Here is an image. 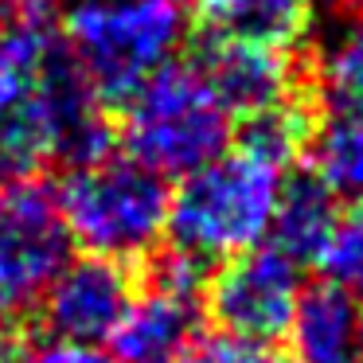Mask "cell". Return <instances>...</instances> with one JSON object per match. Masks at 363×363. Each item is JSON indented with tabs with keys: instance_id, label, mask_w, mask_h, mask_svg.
<instances>
[{
	"instance_id": "cell-1",
	"label": "cell",
	"mask_w": 363,
	"mask_h": 363,
	"mask_svg": "<svg viewBox=\"0 0 363 363\" xmlns=\"http://www.w3.org/2000/svg\"><path fill=\"white\" fill-rule=\"evenodd\" d=\"M285 188V168L258 152L242 149L219 152L184 176L168 199V235L172 246L203 266L227 262L254 250L269 238L277 196Z\"/></svg>"
},
{
	"instance_id": "cell-2",
	"label": "cell",
	"mask_w": 363,
	"mask_h": 363,
	"mask_svg": "<svg viewBox=\"0 0 363 363\" xmlns=\"http://www.w3.org/2000/svg\"><path fill=\"white\" fill-rule=\"evenodd\" d=\"M184 35V0H74L63 20L67 51L102 102L129 98L176 63Z\"/></svg>"
},
{
	"instance_id": "cell-3",
	"label": "cell",
	"mask_w": 363,
	"mask_h": 363,
	"mask_svg": "<svg viewBox=\"0 0 363 363\" xmlns=\"http://www.w3.org/2000/svg\"><path fill=\"white\" fill-rule=\"evenodd\" d=\"M168 180L133 157H106L71 164L55 203L74 246L113 262H133L157 250L168 235Z\"/></svg>"
},
{
	"instance_id": "cell-4",
	"label": "cell",
	"mask_w": 363,
	"mask_h": 363,
	"mask_svg": "<svg viewBox=\"0 0 363 363\" xmlns=\"http://www.w3.org/2000/svg\"><path fill=\"white\" fill-rule=\"evenodd\" d=\"M121 141L160 180H184L230 145V113L196 67L168 63L125 98Z\"/></svg>"
},
{
	"instance_id": "cell-5",
	"label": "cell",
	"mask_w": 363,
	"mask_h": 363,
	"mask_svg": "<svg viewBox=\"0 0 363 363\" xmlns=\"http://www.w3.org/2000/svg\"><path fill=\"white\" fill-rule=\"evenodd\" d=\"M301 293V266L274 246H254L238 258H227L203 285L207 313L219 332L254 347H266L289 332Z\"/></svg>"
},
{
	"instance_id": "cell-6",
	"label": "cell",
	"mask_w": 363,
	"mask_h": 363,
	"mask_svg": "<svg viewBox=\"0 0 363 363\" xmlns=\"http://www.w3.org/2000/svg\"><path fill=\"white\" fill-rule=\"evenodd\" d=\"M71 258L55 191L35 180H12L0 191V281L20 301L48 289L59 266Z\"/></svg>"
},
{
	"instance_id": "cell-7",
	"label": "cell",
	"mask_w": 363,
	"mask_h": 363,
	"mask_svg": "<svg viewBox=\"0 0 363 363\" xmlns=\"http://www.w3.org/2000/svg\"><path fill=\"white\" fill-rule=\"evenodd\" d=\"M191 67L230 118H258L274 106L293 102L297 90L293 48L250 40V35L207 32Z\"/></svg>"
},
{
	"instance_id": "cell-8",
	"label": "cell",
	"mask_w": 363,
	"mask_h": 363,
	"mask_svg": "<svg viewBox=\"0 0 363 363\" xmlns=\"http://www.w3.org/2000/svg\"><path fill=\"white\" fill-rule=\"evenodd\" d=\"M133 293L137 289L125 262L98 258V254L67 258L40 293L43 328L51 332V340H67V344H106L125 316Z\"/></svg>"
},
{
	"instance_id": "cell-9",
	"label": "cell",
	"mask_w": 363,
	"mask_h": 363,
	"mask_svg": "<svg viewBox=\"0 0 363 363\" xmlns=\"http://www.w3.org/2000/svg\"><path fill=\"white\" fill-rule=\"evenodd\" d=\"M199 301L191 293H176L152 281L145 293H133L121 324L113 328V347L125 363H168L176 352L196 340Z\"/></svg>"
},
{
	"instance_id": "cell-10",
	"label": "cell",
	"mask_w": 363,
	"mask_h": 363,
	"mask_svg": "<svg viewBox=\"0 0 363 363\" xmlns=\"http://www.w3.org/2000/svg\"><path fill=\"white\" fill-rule=\"evenodd\" d=\"M285 340L293 363H363L359 305L352 293L328 281L305 289Z\"/></svg>"
},
{
	"instance_id": "cell-11",
	"label": "cell",
	"mask_w": 363,
	"mask_h": 363,
	"mask_svg": "<svg viewBox=\"0 0 363 363\" xmlns=\"http://www.w3.org/2000/svg\"><path fill=\"white\" fill-rule=\"evenodd\" d=\"M336 215H340L336 196L324 184H316L313 176H293V180H285L281 196H277L274 223H269L274 250H281L297 266L316 262L324 242H328V230L336 223Z\"/></svg>"
},
{
	"instance_id": "cell-12",
	"label": "cell",
	"mask_w": 363,
	"mask_h": 363,
	"mask_svg": "<svg viewBox=\"0 0 363 363\" xmlns=\"http://www.w3.org/2000/svg\"><path fill=\"white\" fill-rule=\"evenodd\" d=\"M308 164H313V180L324 184L332 196L344 199H363V118L355 113H336L316 129H308Z\"/></svg>"
},
{
	"instance_id": "cell-13",
	"label": "cell",
	"mask_w": 363,
	"mask_h": 363,
	"mask_svg": "<svg viewBox=\"0 0 363 363\" xmlns=\"http://www.w3.org/2000/svg\"><path fill=\"white\" fill-rule=\"evenodd\" d=\"M316 0H203L207 32L250 35V40L297 48Z\"/></svg>"
},
{
	"instance_id": "cell-14",
	"label": "cell",
	"mask_w": 363,
	"mask_h": 363,
	"mask_svg": "<svg viewBox=\"0 0 363 363\" xmlns=\"http://www.w3.org/2000/svg\"><path fill=\"white\" fill-rule=\"evenodd\" d=\"M320 90L328 110L363 118V16L328 35L320 51Z\"/></svg>"
},
{
	"instance_id": "cell-15",
	"label": "cell",
	"mask_w": 363,
	"mask_h": 363,
	"mask_svg": "<svg viewBox=\"0 0 363 363\" xmlns=\"http://www.w3.org/2000/svg\"><path fill=\"white\" fill-rule=\"evenodd\" d=\"M308 129H313L308 125V113L297 102H285V106H274V110L258 113V118H246V129H242V141L238 145L266 160H274V164L289 168L297 160V152L305 149Z\"/></svg>"
},
{
	"instance_id": "cell-16",
	"label": "cell",
	"mask_w": 363,
	"mask_h": 363,
	"mask_svg": "<svg viewBox=\"0 0 363 363\" xmlns=\"http://www.w3.org/2000/svg\"><path fill=\"white\" fill-rule=\"evenodd\" d=\"M316 266L324 269L328 285L363 297V199H355L347 211L336 215Z\"/></svg>"
},
{
	"instance_id": "cell-17",
	"label": "cell",
	"mask_w": 363,
	"mask_h": 363,
	"mask_svg": "<svg viewBox=\"0 0 363 363\" xmlns=\"http://www.w3.org/2000/svg\"><path fill=\"white\" fill-rule=\"evenodd\" d=\"M168 363H269V355H266V347L242 344V340H230V336H215V340L196 336Z\"/></svg>"
},
{
	"instance_id": "cell-18",
	"label": "cell",
	"mask_w": 363,
	"mask_h": 363,
	"mask_svg": "<svg viewBox=\"0 0 363 363\" xmlns=\"http://www.w3.org/2000/svg\"><path fill=\"white\" fill-rule=\"evenodd\" d=\"M32 363H125L118 352H106L102 344H67V340H51Z\"/></svg>"
},
{
	"instance_id": "cell-19",
	"label": "cell",
	"mask_w": 363,
	"mask_h": 363,
	"mask_svg": "<svg viewBox=\"0 0 363 363\" xmlns=\"http://www.w3.org/2000/svg\"><path fill=\"white\" fill-rule=\"evenodd\" d=\"M55 0H0L4 20H51Z\"/></svg>"
},
{
	"instance_id": "cell-20",
	"label": "cell",
	"mask_w": 363,
	"mask_h": 363,
	"mask_svg": "<svg viewBox=\"0 0 363 363\" xmlns=\"http://www.w3.org/2000/svg\"><path fill=\"white\" fill-rule=\"evenodd\" d=\"M20 305H24V301L16 297V293L9 289V285L0 281V336H4V332L12 328V320H16V313H20Z\"/></svg>"
},
{
	"instance_id": "cell-21",
	"label": "cell",
	"mask_w": 363,
	"mask_h": 363,
	"mask_svg": "<svg viewBox=\"0 0 363 363\" xmlns=\"http://www.w3.org/2000/svg\"><path fill=\"white\" fill-rule=\"evenodd\" d=\"M0 363H32V359H24V355H16V352H0Z\"/></svg>"
},
{
	"instance_id": "cell-22",
	"label": "cell",
	"mask_w": 363,
	"mask_h": 363,
	"mask_svg": "<svg viewBox=\"0 0 363 363\" xmlns=\"http://www.w3.org/2000/svg\"><path fill=\"white\" fill-rule=\"evenodd\" d=\"M359 336H363V308H359Z\"/></svg>"
},
{
	"instance_id": "cell-23",
	"label": "cell",
	"mask_w": 363,
	"mask_h": 363,
	"mask_svg": "<svg viewBox=\"0 0 363 363\" xmlns=\"http://www.w3.org/2000/svg\"><path fill=\"white\" fill-rule=\"evenodd\" d=\"M269 363H274V359H269Z\"/></svg>"
},
{
	"instance_id": "cell-24",
	"label": "cell",
	"mask_w": 363,
	"mask_h": 363,
	"mask_svg": "<svg viewBox=\"0 0 363 363\" xmlns=\"http://www.w3.org/2000/svg\"><path fill=\"white\" fill-rule=\"evenodd\" d=\"M359 4H363V0H359Z\"/></svg>"
}]
</instances>
